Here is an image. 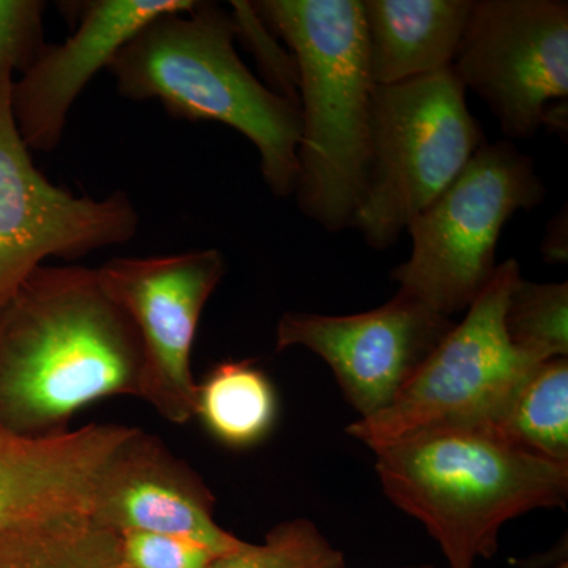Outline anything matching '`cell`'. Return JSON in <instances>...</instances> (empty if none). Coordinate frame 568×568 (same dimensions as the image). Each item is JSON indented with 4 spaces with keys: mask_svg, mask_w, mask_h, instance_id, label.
Returning <instances> with one entry per match:
<instances>
[{
    "mask_svg": "<svg viewBox=\"0 0 568 568\" xmlns=\"http://www.w3.org/2000/svg\"><path fill=\"white\" fill-rule=\"evenodd\" d=\"M142 345L97 268L41 265L0 306V426L69 432L82 407L140 396Z\"/></svg>",
    "mask_w": 568,
    "mask_h": 568,
    "instance_id": "cell-1",
    "label": "cell"
},
{
    "mask_svg": "<svg viewBox=\"0 0 568 568\" xmlns=\"http://www.w3.org/2000/svg\"><path fill=\"white\" fill-rule=\"evenodd\" d=\"M373 452L384 493L432 534L448 568L476 567L511 518L567 500L568 465L489 424L426 428Z\"/></svg>",
    "mask_w": 568,
    "mask_h": 568,
    "instance_id": "cell-2",
    "label": "cell"
},
{
    "mask_svg": "<svg viewBox=\"0 0 568 568\" xmlns=\"http://www.w3.org/2000/svg\"><path fill=\"white\" fill-rule=\"evenodd\" d=\"M253 6L297 65L298 207L338 233L353 224L368 173L376 85L366 59L362 0H260Z\"/></svg>",
    "mask_w": 568,
    "mask_h": 568,
    "instance_id": "cell-3",
    "label": "cell"
},
{
    "mask_svg": "<svg viewBox=\"0 0 568 568\" xmlns=\"http://www.w3.org/2000/svg\"><path fill=\"white\" fill-rule=\"evenodd\" d=\"M231 13L213 2L162 14L112 59L119 95L156 100L175 118L216 122L250 140L261 173L278 197L294 194L302 121L298 106L276 95L235 51Z\"/></svg>",
    "mask_w": 568,
    "mask_h": 568,
    "instance_id": "cell-4",
    "label": "cell"
},
{
    "mask_svg": "<svg viewBox=\"0 0 568 568\" xmlns=\"http://www.w3.org/2000/svg\"><path fill=\"white\" fill-rule=\"evenodd\" d=\"M485 142L452 67L376 85L365 193L351 227L372 248H390Z\"/></svg>",
    "mask_w": 568,
    "mask_h": 568,
    "instance_id": "cell-5",
    "label": "cell"
},
{
    "mask_svg": "<svg viewBox=\"0 0 568 568\" xmlns=\"http://www.w3.org/2000/svg\"><path fill=\"white\" fill-rule=\"evenodd\" d=\"M545 193L536 163L514 142H485L409 223L413 252L392 278L439 315L466 312L495 274L504 226L518 211L540 205Z\"/></svg>",
    "mask_w": 568,
    "mask_h": 568,
    "instance_id": "cell-6",
    "label": "cell"
},
{
    "mask_svg": "<svg viewBox=\"0 0 568 568\" xmlns=\"http://www.w3.org/2000/svg\"><path fill=\"white\" fill-rule=\"evenodd\" d=\"M519 278L517 261L497 264L465 320L452 325L394 402L354 422L347 433L376 450L436 426L495 425L519 384L540 365L511 345L506 331L508 298Z\"/></svg>",
    "mask_w": 568,
    "mask_h": 568,
    "instance_id": "cell-7",
    "label": "cell"
},
{
    "mask_svg": "<svg viewBox=\"0 0 568 568\" xmlns=\"http://www.w3.org/2000/svg\"><path fill=\"white\" fill-rule=\"evenodd\" d=\"M13 73L0 70V306L48 257L80 260L132 241L129 194L77 196L37 170L11 111Z\"/></svg>",
    "mask_w": 568,
    "mask_h": 568,
    "instance_id": "cell-8",
    "label": "cell"
},
{
    "mask_svg": "<svg viewBox=\"0 0 568 568\" xmlns=\"http://www.w3.org/2000/svg\"><path fill=\"white\" fill-rule=\"evenodd\" d=\"M508 141L536 136L568 97L566 0H474L454 65Z\"/></svg>",
    "mask_w": 568,
    "mask_h": 568,
    "instance_id": "cell-9",
    "label": "cell"
},
{
    "mask_svg": "<svg viewBox=\"0 0 568 568\" xmlns=\"http://www.w3.org/2000/svg\"><path fill=\"white\" fill-rule=\"evenodd\" d=\"M108 295L133 321L142 345L140 396L175 425L194 417L192 353L209 298L226 272L216 248L114 257L97 268Z\"/></svg>",
    "mask_w": 568,
    "mask_h": 568,
    "instance_id": "cell-10",
    "label": "cell"
},
{
    "mask_svg": "<svg viewBox=\"0 0 568 568\" xmlns=\"http://www.w3.org/2000/svg\"><path fill=\"white\" fill-rule=\"evenodd\" d=\"M399 291L386 305L349 316L284 313L276 349L301 346L327 362L361 418L386 409L454 325Z\"/></svg>",
    "mask_w": 568,
    "mask_h": 568,
    "instance_id": "cell-11",
    "label": "cell"
},
{
    "mask_svg": "<svg viewBox=\"0 0 568 568\" xmlns=\"http://www.w3.org/2000/svg\"><path fill=\"white\" fill-rule=\"evenodd\" d=\"M196 0H97L82 9L77 32L41 48L11 85V111L29 151L50 152L65 132L69 114L89 82L155 18L190 11Z\"/></svg>",
    "mask_w": 568,
    "mask_h": 568,
    "instance_id": "cell-12",
    "label": "cell"
},
{
    "mask_svg": "<svg viewBox=\"0 0 568 568\" xmlns=\"http://www.w3.org/2000/svg\"><path fill=\"white\" fill-rule=\"evenodd\" d=\"M213 507L215 496L200 474L159 437L134 428L104 467L89 517L118 534H170L223 556L245 541L215 521Z\"/></svg>",
    "mask_w": 568,
    "mask_h": 568,
    "instance_id": "cell-13",
    "label": "cell"
},
{
    "mask_svg": "<svg viewBox=\"0 0 568 568\" xmlns=\"http://www.w3.org/2000/svg\"><path fill=\"white\" fill-rule=\"evenodd\" d=\"M133 429L91 424L29 437L0 426V529L59 515H91L104 467Z\"/></svg>",
    "mask_w": 568,
    "mask_h": 568,
    "instance_id": "cell-14",
    "label": "cell"
},
{
    "mask_svg": "<svg viewBox=\"0 0 568 568\" xmlns=\"http://www.w3.org/2000/svg\"><path fill=\"white\" fill-rule=\"evenodd\" d=\"M473 0H362L366 59L375 85L454 65Z\"/></svg>",
    "mask_w": 568,
    "mask_h": 568,
    "instance_id": "cell-15",
    "label": "cell"
},
{
    "mask_svg": "<svg viewBox=\"0 0 568 568\" xmlns=\"http://www.w3.org/2000/svg\"><path fill=\"white\" fill-rule=\"evenodd\" d=\"M0 568H129L121 536L89 515H59L0 529Z\"/></svg>",
    "mask_w": 568,
    "mask_h": 568,
    "instance_id": "cell-16",
    "label": "cell"
},
{
    "mask_svg": "<svg viewBox=\"0 0 568 568\" xmlns=\"http://www.w3.org/2000/svg\"><path fill=\"white\" fill-rule=\"evenodd\" d=\"M276 413L275 388L252 362H223L197 384L194 416L226 446H256L274 428Z\"/></svg>",
    "mask_w": 568,
    "mask_h": 568,
    "instance_id": "cell-17",
    "label": "cell"
},
{
    "mask_svg": "<svg viewBox=\"0 0 568 568\" xmlns=\"http://www.w3.org/2000/svg\"><path fill=\"white\" fill-rule=\"evenodd\" d=\"M493 426L534 454L568 465L567 358L536 366Z\"/></svg>",
    "mask_w": 568,
    "mask_h": 568,
    "instance_id": "cell-18",
    "label": "cell"
},
{
    "mask_svg": "<svg viewBox=\"0 0 568 568\" xmlns=\"http://www.w3.org/2000/svg\"><path fill=\"white\" fill-rule=\"evenodd\" d=\"M506 331L511 345L544 364L567 358V283H530L519 278L506 312Z\"/></svg>",
    "mask_w": 568,
    "mask_h": 568,
    "instance_id": "cell-19",
    "label": "cell"
},
{
    "mask_svg": "<svg viewBox=\"0 0 568 568\" xmlns=\"http://www.w3.org/2000/svg\"><path fill=\"white\" fill-rule=\"evenodd\" d=\"M209 568H346V564L312 521L291 519L275 526L263 544L245 541Z\"/></svg>",
    "mask_w": 568,
    "mask_h": 568,
    "instance_id": "cell-20",
    "label": "cell"
},
{
    "mask_svg": "<svg viewBox=\"0 0 568 568\" xmlns=\"http://www.w3.org/2000/svg\"><path fill=\"white\" fill-rule=\"evenodd\" d=\"M231 6L235 39L241 40L256 58L261 73L267 81L265 85L298 106V71L286 44L282 47V40L257 14L253 2L234 0Z\"/></svg>",
    "mask_w": 568,
    "mask_h": 568,
    "instance_id": "cell-21",
    "label": "cell"
},
{
    "mask_svg": "<svg viewBox=\"0 0 568 568\" xmlns=\"http://www.w3.org/2000/svg\"><path fill=\"white\" fill-rule=\"evenodd\" d=\"M44 10L40 0H0V70L29 69L44 47Z\"/></svg>",
    "mask_w": 568,
    "mask_h": 568,
    "instance_id": "cell-22",
    "label": "cell"
},
{
    "mask_svg": "<svg viewBox=\"0 0 568 568\" xmlns=\"http://www.w3.org/2000/svg\"><path fill=\"white\" fill-rule=\"evenodd\" d=\"M129 568H209L220 558L211 548L170 534L126 530L119 534Z\"/></svg>",
    "mask_w": 568,
    "mask_h": 568,
    "instance_id": "cell-23",
    "label": "cell"
},
{
    "mask_svg": "<svg viewBox=\"0 0 568 568\" xmlns=\"http://www.w3.org/2000/svg\"><path fill=\"white\" fill-rule=\"evenodd\" d=\"M555 568H568V564L567 562H562V564H559V566L555 567Z\"/></svg>",
    "mask_w": 568,
    "mask_h": 568,
    "instance_id": "cell-24",
    "label": "cell"
}]
</instances>
